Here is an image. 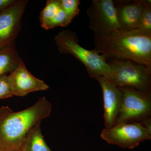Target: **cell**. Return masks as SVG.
<instances>
[{
    "label": "cell",
    "mask_w": 151,
    "mask_h": 151,
    "mask_svg": "<svg viewBox=\"0 0 151 151\" xmlns=\"http://www.w3.org/2000/svg\"><path fill=\"white\" fill-rule=\"evenodd\" d=\"M41 123H38L29 131L18 151H52L44 139Z\"/></svg>",
    "instance_id": "obj_14"
},
{
    "label": "cell",
    "mask_w": 151,
    "mask_h": 151,
    "mask_svg": "<svg viewBox=\"0 0 151 151\" xmlns=\"http://www.w3.org/2000/svg\"><path fill=\"white\" fill-rule=\"evenodd\" d=\"M93 78L98 81L102 88L105 125V128H110L115 124L120 111L123 97L122 91L104 76H96Z\"/></svg>",
    "instance_id": "obj_10"
},
{
    "label": "cell",
    "mask_w": 151,
    "mask_h": 151,
    "mask_svg": "<svg viewBox=\"0 0 151 151\" xmlns=\"http://www.w3.org/2000/svg\"><path fill=\"white\" fill-rule=\"evenodd\" d=\"M60 5L65 12L69 23L79 14V0H60Z\"/></svg>",
    "instance_id": "obj_16"
},
{
    "label": "cell",
    "mask_w": 151,
    "mask_h": 151,
    "mask_svg": "<svg viewBox=\"0 0 151 151\" xmlns=\"http://www.w3.org/2000/svg\"><path fill=\"white\" fill-rule=\"evenodd\" d=\"M13 94L24 97L31 92L44 91L49 86L42 80L32 75L21 60L18 66L8 75Z\"/></svg>",
    "instance_id": "obj_9"
},
{
    "label": "cell",
    "mask_w": 151,
    "mask_h": 151,
    "mask_svg": "<svg viewBox=\"0 0 151 151\" xmlns=\"http://www.w3.org/2000/svg\"><path fill=\"white\" fill-rule=\"evenodd\" d=\"M100 137L109 144L133 149L143 141L151 139V128L142 122L116 123L104 129Z\"/></svg>",
    "instance_id": "obj_5"
},
{
    "label": "cell",
    "mask_w": 151,
    "mask_h": 151,
    "mask_svg": "<svg viewBox=\"0 0 151 151\" xmlns=\"http://www.w3.org/2000/svg\"><path fill=\"white\" fill-rule=\"evenodd\" d=\"M28 3L16 0L0 12V48L15 42L22 27V19Z\"/></svg>",
    "instance_id": "obj_8"
},
{
    "label": "cell",
    "mask_w": 151,
    "mask_h": 151,
    "mask_svg": "<svg viewBox=\"0 0 151 151\" xmlns=\"http://www.w3.org/2000/svg\"><path fill=\"white\" fill-rule=\"evenodd\" d=\"M16 0H0V12L7 8Z\"/></svg>",
    "instance_id": "obj_18"
},
{
    "label": "cell",
    "mask_w": 151,
    "mask_h": 151,
    "mask_svg": "<svg viewBox=\"0 0 151 151\" xmlns=\"http://www.w3.org/2000/svg\"><path fill=\"white\" fill-rule=\"evenodd\" d=\"M123 97L116 123L142 122L150 119L151 113V93L132 87H121Z\"/></svg>",
    "instance_id": "obj_6"
},
{
    "label": "cell",
    "mask_w": 151,
    "mask_h": 151,
    "mask_svg": "<svg viewBox=\"0 0 151 151\" xmlns=\"http://www.w3.org/2000/svg\"><path fill=\"white\" fill-rule=\"evenodd\" d=\"M87 13L89 27L94 35L106 34L120 29L115 2L112 0H93Z\"/></svg>",
    "instance_id": "obj_7"
},
{
    "label": "cell",
    "mask_w": 151,
    "mask_h": 151,
    "mask_svg": "<svg viewBox=\"0 0 151 151\" xmlns=\"http://www.w3.org/2000/svg\"><path fill=\"white\" fill-rule=\"evenodd\" d=\"M41 26L45 30L57 27L67 26L69 24L67 17L60 5V0H48L41 12Z\"/></svg>",
    "instance_id": "obj_12"
},
{
    "label": "cell",
    "mask_w": 151,
    "mask_h": 151,
    "mask_svg": "<svg viewBox=\"0 0 151 151\" xmlns=\"http://www.w3.org/2000/svg\"><path fill=\"white\" fill-rule=\"evenodd\" d=\"M109 80L119 88L127 86L151 93V68L131 60L113 59Z\"/></svg>",
    "instance_id": "obj_4"
},
{
    "label": "cell",
    "mask_w": 151,
    "mask_h": 151,
    "mask_svg": "<svg viewBox=\"0 0 151 151\" xmlns=\"http://www.w3.org/2000/svg\"><path fill=\"white\" fill-rule=\"evenodd\" d=\"M115 5L120 29L124 30L137 29L144 10L143 0Z\"/></svg>",
    "instance_id": "obj_11"
},
{
    "label": "cell",
    "mask_w": 151,
    "mask_h": 151,
    "mask_svg": "<svg viewBox=\"0 0 151 151\" xmlns=\"http://www.w3.org/2000/svg\"><path fill=\"white\" fill-rule=\"evenodd\" d=\"M58 50L63 54H70L82 63L90 77L102 76L109 79L111 68L106 59L96 52L88 50L78 44L76 33L64 30L57 34L54 38Z\"/></svg>",
    "instance_id": "obj_3"
},
{
    "label": "cell",
    "mask_w": 151,
    "mask_h": 151,
    "mask_svg": "<svg viewBox=\"0 0 151 151\" xmlns=\"http://www.w3.org/2000/svg\"><path fill=\"white\" fill-rule=\"evenodd\" d=\"M94 48L106 59L131 60L151 68V36L138 29H118L106 34L94 35Z\"/></svg>",
    "instance_id": "obj_1"
},
{
    "label": "cell",
    "mask_w": 151,
    "mask_h": 151,
    "mask_svg": "<svg viewBox=\"0 0 151 151\" xmlns=\"http://www.w3.org/2000/svg\"><path fill=\"white\" fill-rule=\"evenodd\" d=\"M143 3L144 10L137 29L143 34L151 36V1L143 0Z\"/></svg>",
    "instance_id": "obj_15"
},
{
    "label": "cell",
    "mask_w": 151,
    "mask_h": 151,
    "mask_svg": "<svg viewBox=\"0 0 151 151\" xmlns=\"http://www.w3.org/2000/svg\"><path fill=\"white\" fill-rule=\"evenodd\" d=\"M22 59L16 49L15 42L0 48V76L14 71Z\"/></svg>",
    "instance_id": "obj_13"
},
{
    "label": "cell",
    "mask_w": 151,
    "mask_h": 151,
    "mask_svg": "<svg viewBox=\"0 0 151 151\" xmlns=\"http://www.w3.org/2000/svg\"><path fill=\"white\" fill-rule=\"evenodd\" d=\"M52 111L45 97L29 108L14 112L8 106L0 108V151H18L29 131Z\"/></svg>",
    "instance_id": "obj_2"
},
{
    "label": "cell",
    "mask_w": 151,
    "mask_h": 151,
    "mask_svg": "<svg viewBox=\"0 0 151 151\" xmlns=\"http://www.w3.org/2000/svg\"></svg>",
    "instance_id": "obj_19"
},
{
    "label": "cell",
    "mask_w": 151,
    "mask_h": 151,
    "mask_svg": "<svg viewBox=\"0 0 151 151\" xmlns=\"http://www.w3.org/2000/svg\"><path fill=\"white\" fill-rule=\"evenodd\" d=\"M13 96L8 75L0 76V99H5Z\"/></svg>",
    "instance_id": "obj_17"
}]
</instances>
